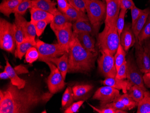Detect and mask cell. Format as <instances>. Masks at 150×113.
<instances>
[{
	"label": "cell",
	"instance_id": "obj_1",
	"mask_svg": "<svg viewBox=\"0 0 150 113\" xmlns=\"http://www.w3.org/2000/svg\"><path fill=\"white\" fill-rule=\"evenodd\" d=\"M3 92L1 113H31L37 106L46 103L54 95L50 92H44L38 85L28 82L22 89L11 82Z\"/></svg>",
	"mask_w": 150,
	"mask_h": 113
},
{
	"label": "cell",
	"instance_id": "obj_2",
	"mask_svg": "<svg viewBox=\"0 0 150 113\" xmlns=\"http://www.w3.org/2000/svg\"><path fill=\"white\" fill-rule=\"evenodd\" d=\"M97 55V52H91L83 48L74 34L68 51V72H90L94 68Z\"/></svg>",
	"mask_w": 150,
	"mask_h": 113
},
{
	"label": "cell",
	"instance_id": "obj_3",
	"mask_svg": "<svg viewBox=\"0 0 150 113\" xmlns=\"http://www.w3.org/2000/svg\"><path fill=\"white\" fill-rule=\"evenodd\" d=\"M120 45V36L119 34L117 23L105 24L103 31L98 36L97 45L99 50H108L114 55Z\"/></svg>",
	"mask_w": 150,
	"mask_h": 113
},
{
	"label": "cell",
	"instance_id": "obj_4",
	"mask_svg": "<svg viewBox=\"0 0 150 113\" xmlns=\"http://www.w3.org/2000/svg\"><path fill=\"white\" fill-rule=\"evenodd\" d=\"M86 1L87 16L97 34L102 23L104 20L105 21L106 4L100 0Z\"/></svg>",
	"mask_w": 150,
	"mask_h": 113
},
{
	"label": "cell",
	"instance_id": "obj_5",
	"mask_svg": "<svg viewBox=\"0 0 150 113\" xmlns=\"http://www.w3.org/2000/svg\"><path fill=\"white\" fill-rule=\"evenodd\" d=\"M16 42L14 23L0 19V48L9 53H15Z\"/></svg>",
	"mask_w": 150,
	"mask_h": 113
},
{
	"label": "cell",
	"instance_id": "obj_6",
	"mask_svg": "<svg viewBox=\"0 0 150 113\" xmlns=\"http://www.w3.org/2000/svg\"><path fill=\"white\" fill-rule=\"evenodd\" d=\"M36 48L39 54V60L44 62L67 52L58 43H47L39 39L36 41Z\"/></svg>",
	"mask_w": 150,
	"mask_h": 113
},
{
	"label": "cell",
	"instance_id": "obj_7",
	"mask_svg": "<svg viewBox=\"0 0 150 113\" xmlns=\"http://www.w3.org/2000/svg\"><path fill=\"white\" fill-rule=\"evenodd\" d=\"M101 55L98 60V70L105 77H114L117 75L114 55L108 50H101Z\"/></svg>",
	"mask_w": 150,
	"mask_h": 113
},
{
	"label": "cell",
	"instance_id": "obj_8",
	"mask_svg": "<svg viewBox=\"0 0 150 113\" xmlns=\"http://www.w3.org/2000/svg\"><path fill=\"white\" fill-rule=\"evenodd\" d=\"M49 66L50 74L47 79V84L50 93L54 94L61 91L65 86V80L55 65L50 61L45 62Z\"/></svg>",
	"mask_w": 150,
	"mask_h": 113
},
{
	"label": "cell",
	"instance_id": "obj_9",
	"mask_svg": "<svg viewBox=\"0 0 150 113\" xmlns=\"http://www.w3.org/2000/svg\"><path fill=\"white\" fill-rule=\"evenodd\" d=\"M127 61V78L132 85H137L146 89L142 72L138 67L136 62L132 57L128 58Z\"/></svg>",
	"mask_w": 150,
	"mask_h": 113
},
{
	"label": "cell",
	"instance_id": "obj_10",
	"mask_svg": "<svg viewBox=\"0 0 150 113\" xmlns=\"http://www.w3.org/2000/svg\"><path fill=\"white\" fill-rule=\"evenodd\" d=\"M120 95V91L110 86H104L98 88L93 95V99L100 101V106L112 102Z\"/></svg>",
	"mask_w": 150,
	"mask_h": 113
},
{
	"label": "cell",
	"instance_id": "obj_11",
	"mask_svg": "<svg viewBox=\"0 0 150 113\" xmlns=\"http://www.w3.org/2000/svg\"><path fill=\"white\" fill-rule=\"evenodd\" d=\"M58 40V43L68 53L74 33L71 22L68 23L62 28L54 32Z\"/></svg>",
	"mask_w": 150,
	"mask_h": 113
},
{
	"label": "cell",
	"instance_id": "obj_12",
	"mask_svg": "<svg viewBox=\"0 0 150 113\" xmlns=\"http://www.w3.org/2000/svg\"><path fill=\"white\" fill-rule=\"evenodd\" d=\"M136 62L142 74L150 72V56L142 45L136 41L135 44Z\"/></svg>",
	"mask_w": 150,
	"mask_h": 113
},
{
	"label": "cell",
	"instance_id": "obj_13",
	"mask_svg": "<svg viewBox=\"0 0 150 113\" xmlns=\"http://www.w3.org/2000/svg\"><path fill=\"white\" fill-rule=\"evenodd\" d=\"M106 14L104 23L105 24L117 23L120 12V0L106 1Z\"/></svg>",
	"mask_w": 150,
	"mask_h": 113
},
{
	"label": "cell",
	"instance_id": "obj_14",
	"mask_svg": "<svg viewBox=\"0 0 150 113\" xmlns=\"http://www.w3.org/2000/svg\"><path fill=\"white\" fill-rule=\"evenodd\" d=\"M136 39L133 32L132 24L129 23L125 26L120 36V44L123 48L125 52L135 44Z\"/></svg>",
	"mask_w": 150,
	"mask_h": 113
},
{
	"label": "cell",
	"instance_id": "obj_15",
	"mask_svg": "<svg viewBox=\"0 0 150 113\" xmlns=\"http://www.w3.org/2000/svg\"><path fill=\"white\" fill-rule=\"evenodd\" d=\"M15 14V33L16 45L21 43L25 38V30L27 21L24 17L18 14ZM17 46V45H16Z\"/></svg>",
	"mask_w": 150,
	"mask_h": 113
},
{
	"label": "cell",
	"instance_id": "obj_16",
	"mask_svg": "<svg viewBox=\"0 0 150 113\" xmlns=\"http://www.w3.org/2000/svg\"><path fill=\"white\" fill-rule=\"evenodd\" d=\"M104 86H108L117 90H121L123 93L128 92V91L133 85L128 80L120 79L114 77H107L103 81Z\"/></svg>",
	"mask_w": 150,
	"mask_h": 113
},
{
	"label": "cell",
	"instance_id": "obj_17",
	"mask_svg": "<svg viewBox=\"0 0 150 113\" xmlns=\"http://www.w3.org/2000/svg\"><path fill=\"white\" fill-rule=\"evenodd\" d=\"M53 15V20L50 23V27L54 32L62 28L68 23L71 22L66 15L58 9Z\"/></svg>",
	"mask_w": 150,
	"mask_h": 113
},
{
	"label": "cell",
	"instance_id": "obj_18",
	"mask_svg": "<svg viewBox=\"0 0 150 113\" xmlns=\"http://www.w3.org/2000/svg\"><path fill=\"white\" fill-rule=\"evenodd\" d=\"M52 62L56 65L59 70L62 74L64 79L65 80L67 74L68 72L69 68V56L68 53L66 52L60 57H55L50 59L46 62Z\"/></svg>",
	"mask_w": 150,
	"mask_h": 113
},
{
	"label": "cell",
	"instance_id": "obj_19",
	"mask_svg": "<svg viewBox=\"0 0 150 113\" xmlns=\"http://www.w3.org/2000/svg\"><path fill=\"white\" fill-rule=\"evenodd\" d=\"M75 35L83 48L91 52H97L95 50V41L93 35L85 33H79Z\"/></svg>",
	"mask_w": 150,
	"mask_h": 113
},
{
	"label": "cell",
	"instance_id": "obj_20",
	"mask_svg": "<svg viewBox=\"0 0 150 113\" xmlns=\"http://www.w3.org/2000/svg\"><path fill=\"white\" fill-rule=\"evenodd\" d=\"M4 70L8 73L11 79V82L13 85L16 86L19 89L24 88L27 82L18 76L15 69L12 67L8 60H6V65Z\"/></svg>",
	"mask_w": 150,
	"mask_h": 113
},
{
	"label": "cell",
	"instance_id": "obj_21",
	"mask_svg": "<svg viewBox=\"0 0 150 113\" xmlns=\"http://www.w3.org/2000/svg\"><path fill=\"white\" fill-rule=\"evenodd\" d=\"M72 29L75 34L79 33H88L94 36L97 34L93 26L89 21H80L72 24Z\"/></svg>",
	"mask_w": 150,
	"mask_h": 113
},
{
	"label": "cell",
	"instance_id": "obj_22",
	"mask_svg": "<svg viewBox=\"0 0 150 113\" xmlns=\"http://www.w3.org/2000/svg\"><path fill=\"white\" fill-rule=\"evenodd\" d=\"M36 41L26 37L21 43L17 45L15 52V57L21 60L28 50L33 46H36Z\"/></svg>",
	"mask_w": 150,
	"mask_h": 113
},
{
	"label": "cell",
	"instance_id": "obj_23",
	"mask_svg": "<svg viewBox=\"0 0 150 113\" xmlns=\"http://www.w3.org/2000/svg\"><path fill=\"white\" fill-rule=\"evenodd\" d=\"M56 4L51 0H32V8L40 9L53 15L57 10Z\"/></svg>",
	"mask_w": 150,
	"mask_h": 113
},
{
	"label": "cell",
	"instance_id": "obj_24",
	"mask_svg": "<svg viewBox=\"0 0 150 113\" xmlns=\"http://www.w3.org/2000/svg\"><path fill=\"white\" fill-rule=\"evenodd\" d=\"M30 12L31 21L34 23L39 21H45L50 23L53 20V15L52 14L40 9L31 8Z\"/></svg>",
	"mask_w": 150,
	"mask_h": 113
},
{
	"label": "cell",
	"instance_id": "obj_25",
	"mask_svg": "<svg viewBox=\"0 0 150 113\" xmlns=\"http://www.w3.org/2000/svg\"><path fill=\"white\" fill-rule=\"evenodd\" d=\"M23 0H2L0 4V11L4 16L9 17L14 13L18 6Z\"/></svg>",
	"mask_w": 150,
	"mask_h": 113
},
{
	"label": "cell",
	"instance_id": "obj_26",
	"mask_svg": "<svg viewBox=\"0 0 150 113\" xmlns=\"http://www.w3.org/2000/svg\"><path fill=\"white\" fill-rule=\"evenodd\" d=\"M91 84H82L74 86L72 87L75 101L82 100L90 93L93 88Z\"/></svg>",
	"mask_w": 150,
	"mask_h": 113
},
{
	"label": "cell",
	"instance_id": "obj_27",
	"mask_svg": "<svg viewBox=\"0 0 150 113\" xmlns=\"http://www.w3.org/2000/svg\"><path fill=\"white\" fill-rule=\"evenodd\" d=\"M150 14V8H147L144 9V12L142 13L139 17L137 19L134 25L132 28L134 34L135 36L136 39V41H138V38L139 34L145 24Z\"/></svg>",
	"mask_w": 150,
	"mask_h": 113
},
{
	"label": "cell",
	"instance_id": "obj_28",
	"mask_svg": "<svg viewBox=\"0 0 150 113\" xmlns=\"http://www.w3.org/2000/svg\"><path fill=\"white\" fill-rule=\"evenodd\" d=\"M71 22L80 21H89L86 13L75 9L69 5V8L64 13Z\"/></svg>",
	"mask_w": 150,
	"mask_h": 113
},
{
	"label": "cell",
	"instance_id": "obj_29",
	"mask_svg": "<svg viewBox=\"0 0 150 113\" xmlns=\"http://www.w3.org/2000/svg\"><path fill=\"white\" fill-rule=\"evenodd\" d=\"M146 90L139 85H134L129 89L128 93L131 97L138 103L144 97L145 92Z\"/></svg>",
	"mask_w": 150,
	"mask_h": 113
},
{
	"label": "cell",
	"instance_id": "obj_30",
	"mask_svg": "<svg viewBox=\"0 0 150 113\" xmlns=\"http://www.w3.org/2000/svg\"><path fill=\"white\" fill-rule=\"evenodd\" d=\"M74 96L72 88L68 87L63 94L62 99V107L64 109H66L73 103Z\"/></svg>",
	"mask_w": 150,
	"mask_h": 113
},
{
	"label": "cell",
	"instance_id": "obj_31",
	"mask_svg": "<svg viewBox=\"0 0 150 113\" xmlns=\"http://www.w3.org/2000/svg\"><path fill=\"white\" fill-rule=\"evenodd\" d=\"M126 53L123 48L120 45L114 55L115 62L117 70L126 61Z\"/></svg>",
	"mask_w": 150,
	"mask_h": 113
},
{
	"label": "cell",
	"instance_id": "obj_32",
	"mask_svg": "<svg viewBox=\"0 0 150 113\" xmlns=\"http://www.w3.org/2000/svg\"><path fill=\"white\" fill-rule=\"evenodd\" d=\"M150 38V14L147 18L145 24L139 34L138 38V42L142 45L146 40Z\"/></svg>",
	"mask_w": 150,
	"mask_h": 113
},
{
	"label": "cell",
	"instance_id": "obj_33",
	"mask_svg": "<svg viewBox=\"0 0 150 113\" xmlns=\"http://www.w3.org/2000/svg\"><path fill=\"white\" fill-rule=\"evenodd\" d=\"M119 101L127 107L129 110H131L138 106V103L130 97L128 92L120 95L117 98Z\"/></svg>",
	"mask_w": 150,
	"mask_h": 113
},
{
	"label": "cell",
	"instance_id": "obj_34",
	"mask_svg": "<svg viewBox=\"0 0 150 113\" xmlns=\"http://www.w3.org/2000/svg\"><path fill=\"white\" fill-rule=\"evenodd\" d=\"M137 113H150V99L145 94L144 97L138 104Z\"/></svg>",
	"mask_w": 150,
	"mask_h": 113
},
{
	"label": "cell",
	"instance_id": "obj_35",
	"mask_svg": "<svg viewBox=\"0 0 150 113\" xmlns=\"http://www.w3.org/2000/svg\"><path fill=\"white\" fill-rule=\"evenodd\" d=\"M32 7V0H23L20 2L13 14H18L23 16L27 10Z\"/></svg>",
	"mask_w": 150,
	"mask_h": 113
},
{
	"label": "cell",
	"instance_id": "obj_36",
	"mask_svg": "<svg viewBox=\"0 0 150 113\" xmlns=\"http://www.w3.org/2000/svg\"><path fill=\"white\" fill-rule=\"evenodd\" d=\"M39 54L36 46H33L28 50L25 55V60L28 63L32 64L39 59Z\"/></svg>",
	"mask_w": 150,
	"mask_h": 113
},
{
	"label": "cell",
	"instance_id": "obj_37",
	"mask_svg": "<svg viewBox=\"0 0 150 113\" xmlns=\"http://www.w3.org/2000/svg\"><path fill=\"white\" fill-rule=\"evenodd\" d=\"M127 10L121 9L117 22V27L120 36L121 35L122 31L125 26V17Z\"/></svg>",
	"mask_w": 150,
	"mask_h": 113
},
{
	"label": "cell",
	"instance_id": "obj_38",
	"mask_svg": "<svg viewBox=\"0 0 150 113\" xmlns=\"http://www.w3.org/2000/svg\"><path fill=\"white\" fill-rule=\"evenodd\" d=\"M37 36L36 27L35 23L30 21L27 22L25 30V38H29L34 41L35 40L36 36Z\"/></svg>",
	"mask_w": 150,
	"mask_h": 113
},
{
	"label": "cell",
	"instance_id": "obj_39",
	"mask_svg": "<svg viewBox=\"0 0 150 113\" xmlns=\"http://www.w3.org/2000/svg\"><path fill=\"white\" fill-rule=\"evenodd\" d=\"M88 105L93 109L95 112L98 113H127V111L125 110H120V109H115L110 107H101L99 108L93 106L90 104L88 103Z\"/></svg>",
	"mask_w": 150,
	"mask_h": 113
},
{
	"label": "cell",
	"instance_id": "obj_40",
	"mask_svg": "<svg viewBox=\"0 0 150 113\" xmlns=\"http://www.w3.org/2000/svg\"><path fill=\"white\" fill-rule=\"evenodd\" d=\"M70 5L81 11L86 12V3L85 0H67Z\"/></svg>",
	"mask_w": 150,
	"mask_h": 113
},
{
	"label": "cell",
	"instance_id": "obj_41",
	"mask_svg": "<svg viewBox=\"0 0 150 113\" xmlns=\"http://www.w3.org/2000/svg\"><path fill=\"white\" fill-rule=\"evenodd\" d=\"M101 107L112 108L114 109H120V110H125V111L129 110L127 107L117 98L112 102L107 104L106 105L101 106Z\"/></svg>",
	"mask_w": 150,
	"mask_h": 113
},
{
	"label": "cell",
	"instance_id": "obj_42",
	"mask_svg": "<svg viewBox=\"0 0 150 113\" xmlns=\"http://www.w3.org/2000/svg\"><path fill=\"white\" fill-rule=\"evenodd\" d=\"M85 101L80 100L73 103L64 111V113H75L78 112L81 106L83 105Z\"/></svg>",
	"mask_w": 150,
	"mask_h": 113
},
{
	"label": "cell",
	"instance_id": "obj_43",
	"mask_svg": "<svg viewBox=\"0 0 150 113\" xmlns=\"http://www.w3.org/2000/svg\"><path fill=\"white\" fill-rule=\"evenodd\" d=\"M130 11H131V18H132L131 24H132V28H133L136 22L139 17L142 13L144 12V10L139 9L135 6L133 7Z\"/></svg>",
	"mask_w": 150,
	"mask_h": 113
},
{
	"label": "cell",
	"instance_id": "obj_44",
	"mask_svg": "<svg viewBox=\"0 0 150 113\" xmlns=\"http://www.w3.org/2000/svg\"><path fill=\"white\" fill-rule=\"evenodd\" d=\"M50 23L47 21H39L35 23V27H36L37 36L40 37L44 32L47 24Z\"/></svg>",
	"mask_w": 150,
	"mask_h": 113
},
{
	"label": "cell",
	"instance_id": "obj_45",
	"mask_svg": "<svg viewBox=\"0 0 150 113\" xmlns=\"http://www.w3.org/2000/svg\"><path fill=\"white\" fill-rule=\"evenodd\" d=\"M126 70H127V61H126L118 69L115 77L120 79H126L127 78Z\"/></svg>",
	"mask_w": 150,
	"mask_h": 113
},
{
	"label": "cell",
	"instance_id": "obj_46",
	"mask_svg": "<svg viewBox=\"0 0 150 113\" xmlns=\"http://www.w3.org/2000/svg\"><path fill=\"white\" fill-rule=\"evenodd\" d=\"M120 9L131 10L135 6L133 0H120Z\"/></svg>",
	"mask_w": 150,
	"mask_h": 113
},
{
	"label": "cell",
	"instance_id": "obj_47",
	"mask_svg": "<svg viewBox=\"0 0 150 113\" xmlns=\"http://www.w3.org/2000/svg\"><path fill=\"white\" fill-rule=\"evenodd\" d=\"M58 9L64 14L69 8V4L67 0H57Z\"/></svg>",
	"mask_w": 150,
	"mask_h": 113
},
{
	"label": "cell",
	"instance_id": "obj_48",
	"mask_svg": "<svg viewBox=\"0 0 150 113\" xmlns=\"http://www.w3.org/2000/svg\"><path fill=\"white\" fill-rule=\"evenodd\" d=\"M15 71L17 74H26L28 73V71L27 70L26 68L21 65L17 66L14 68Z\"/></svg>",
	"mask_w": 150,
	"mask_h": 113
},
{
	"label": "cell",
	"instance_id": "obj_49",
	"mask_svg": "<svg viewBox=\"0 0 150 113\" xmlns=\"http://www.w3.org/2000/svg\"><path fill=\"white\" fill-rule=\"evenodd\" d=\"M142 45L144 49L150 56V38L146 40Z\"/></svg>",
	"mask_w": 150,
	"mask_h": 113
},
{
	"label": "cell",
	"instance_id": "obj_50",
	"mask_svg": "<svg viewBox=\"0 0 150 113\" xmlns=\"http://www.w3.org/2000/svg\"><path fill=\"white\" fill-rule=\"evenodd\" d=\"M143 79L145 85L150 88V72H146L143 75Z\"/></svg>",
	"mask_w": 150,
	"mask_h": 113
},
{
	"label": "cell",
	"instance_id": "obj_51",
	"mask_svg": "<svg viewBox=\"0 0 150 113\" xmlns=\"http://www.w3.org/2000/svg\"><path fill=\"white\" fill-rule=\"evenodd\" d=\"M0 78L1 79H7L10 78L8 73L4 70L0 74Z\"/></svg>",
	"mask_w": 150,
	"mask_h": 113
},
{
	"label": "cell",
	"instance_id": "obj_52",
	"mask_svg": "<svg viewBox=\"0 0 150 113\" xmlns=\"http://www.w3.org/2000/svg\"><path fill=\"white\" fill-rule=\"evenodd\" d=\"M145 94H146L147 96H148V97L149 98V99H150V92H149V91H147L146 90V91H145Z\"/></svg>",
	"mask_w": 150,
	"mask_h": 113
},
{
	"label": "cell",
	"instance_id": "obj_53",
	"mask_svg": "<svg viewBox=\"0 0 150 113\" xmlns=\"http://www.w3.org/2000/svg\"><path fill=\"white\" fill-rule=\"evenodd\" d=\"M105 1H113V0H103Z\"/></svg>",
	"mask_w": 150,
	"mask_h": 113
},
{
	"label": "cell",
	"instance_id": "obj_54",
	"mask_svg": "<svg viewBox=\"0 0 150 113\" xmlns=\"http://www.w3.org/2000/svg\"><path fill=\"white\" fill-rule=\"evenodd\" d=\"M85 1H92V0H85Z\"/></svg>",
	"mask_w": 150,
	"mask_h": 113
},
{
	"label": "cell",
	"instance_id": "obj_55",
	"mask_svg": "<svg viewBox=\"0 0 150 113\" xmlns=\"http://www.w3.org/2000/svg\"><path fill=\"white\" fill-rule=\"evenodd\" d=\"M149 1H150V0H149Z\"/></svg>",
	"mask_w": 150,
	"mask_h": 113
}]
</instances>
